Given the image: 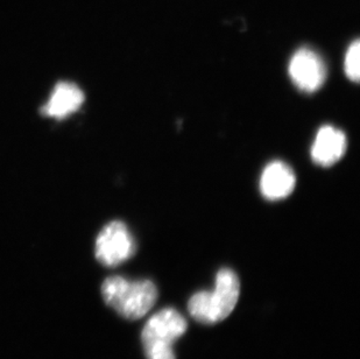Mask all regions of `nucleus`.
<instances>
[{
	"label": "nucleus",
	"instance_id": "f257e3e1",
	"mask_svg": "<svg viewBox=\"0 0 360 359\" xmlns=\"http://www.w3.org/2000/svg\"><path fill=\"white\" fill-rule=\"evenodd\" d=\"M240 294L238 275L231 268H221L212 291H198L188 302L193 319L202 325H216L226 319L236 308Z\"/></svg>",
	"mask_w": 360,
	"mask_h": 359
},
{
	"label": "nucleus",
	"instance_id": "f03ea898",
	"mask_svg": "<svg viewBox=\"0 0 360 359\" xmlns=\"http://www.w3.org/2000/svg\"><path fill=\"white\" fill-rule=\"evenodd\" d=\"M102 296L106 305L122 317L139 320L153 308L158 298V288L152 280H134L120 275L105 279Z\"/></svg>",
	"mask_w": 360,
	"mask_h": 359
},
{
	"label": "nucleus",
	"instance_id": "7ed1b4c3",
	"mask_svg": "<svg viewBox=\"0 0 360 359\" xmlns=\"http://www.w3.org/2000/svg\"><path fill=\"white\" fill-rule=\"evenodd\" d=\"M188 329V323L176 309L165 308L152 316L141 332L147 359H175L173 346Z\"/></svg>",
	"mask_w": 360,
	"mask_h": 359
},
{
	"label": "nucleus",
	"instance_id": "20e7f679",
	"mask_svg": "<svg viewBox=\"0 0 360 359\" xmlns=\"http://www.w3.org/2000/svg\"><path fill=\"white\" fill-rule=\"evenodd\" d=\"M136 251V239L127 225L120 220H115L103 227L96 239V258L99 263L109 267H115L129 260Z\"/></svg>",
	"mask_w": 360,
	"mask_h": 359
},
{
	"label": "nucleus",
	"instance_id": "39448f33",
	"mask_svg": "<svg viewBox=\"0 0 360 359\" xmlns=\"http://www.w3.org/2000/svg\"><path fill=\"white\" fill-rule=\"evenodd\" d=\"M288 73L296 88L307 94H313L322 88L328 76L326 62L310 48H301L292 55Z\"/></svg>",
	"mask_w": 360,
	"mask_h": 359
},
{
	"label": "nucleus",
	"instance_id": "423d86ee",
	"mask_svg": "<svg viewBox=\"0 0 360 359\" xmlns=\"http://www.w3.org/2000/svg\"><path fill=\"white\" fill-rule=\"evenodd\" d=\"M347 147V136L342 130L331 125L322 126L311 146V159L319 166H333L343 158Z\"/></svg>",
	"mask_w": 360,
	"mask_h": 359
},
{
	"label": "nucleus",
	"instance_id": "0eeeda50",
	"mask_svg": "<svg viewBox=\"0 0 360 359\" xmlns=\"http://www.w3.org/2000/svg\"><path fill=\"white\" fill-rule=\"evenodd\" d=\"M259 186L262 196L267 200H282L295 189V173L292 167L283 161H273L265 167Z\"/></svg>",
	"mask_w": 360,
	"mask_h": 359
},
{
	"label": "nucleus",
	"instance_id": "6e6552de",
	"mask_svg": "<svg viewBox=\"0 0 360 359\" xmlns=\"http://www.w3.org/2000/svg\"><path fill=\"white\" fill-rule=\"evenodd\" d=\"M84 102V94L77 85L62 82L55 87L51 99L42 108L44 115L55 119L68 117Z\"/></svg>",
	"mask_w": 360,
	"mask_h": 359
},
{
	"label": "nucleus",
	"instance_id": "1a4fd4ad",
	"mask_svg": "<svg viewBox=\"0 0 360 359\" xmlns=\"http://www.w3.org/2000/svg\"><path fill=\"white\" fill-rule=\"evenodd\" d=\"M359 40H356L350 44V47L347 48V54L344 58V70L351 81H359Z\"/></svg>",
	"mask_w": 360,
	"mask_h": 359
}]
</instances>
